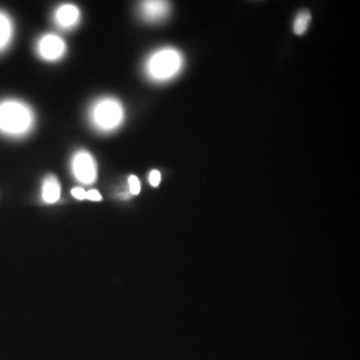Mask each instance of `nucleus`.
Instances as JSON below:
<instances>
[{
	"instance_id": "f257e3e1",
	"label": "nucleus",
	"mask_w": 360,
	"mask_h": 360,
	"mask_svg": "<svg viewBox=\"0 0 360 360\" xmlns=\"http://www.w3.org/2000/svg\"><path fill=\"white\" fill-rule=\"evenodd\" d=\"M35 125V115L27 103L18 99L0 103V132L7 136L21 137Z\"/></svg>"
},
{
	"instance_id": "6e6552de",
	"label": "nucleus",
	"mask_w": 360,
	"mask_h": 360,
	"mask_svg": "<svg viewBox=\"0 0 360 360\" xmlns=\"http://www.w3.org/2000/svg\"><path fill=\"white\" fill-rule=\"evenodd\" d=\"M61 186L54 175H49L42 184V200L46 203H56L60 198Z\"/></svg>"
},
{
	"instance_id": "0eeeda50",
	"label": "nucleus",
	"mask_w": 360,
	"mask_h": 360,
	"mask_svg": "<svg viewBox=\"0 0 360 360\" xmlns=\"http://www.w3.org/2000/svg\"><path fill=\"white\" fill-rule=\"evenodd\" d=\"M141 18L148 22H158L165 20L170 13L169 2L142 1L139 6Z\"/></svg>"
},
{
	"instance_id": "4468645a",
	"label": "nucleus",
	"mask_w": 360,
	"mask_h": 360,
	"mask_svg": "<svg viewBox=\"0 0 360 360\" xmlns=\"http://www.w3.org/2000/svg\"><path fill=\"white\" fill-rule=\"evenodd\" d=\"M86 200L91 201H101L103 200V196L96 191V189H91V191H86Z\"/></svg>"
},
{
	"instance_id": "f8f14e48",
	"label": "nucleus",
	"mask_w": 360,
	"mask_h": 360,
	"mask_svg": "<svg viewBox=\"0 0 360 360\" xmlns=\"http://www.w3.org/2000/svg\"><path fill=\"white\" fill-rule=\"evenodd\" d=\"M160 180L161 174L158 170H153L149 174V182H150L151 186L155 187L160 186Z\"/></svg>"
},
{
	"instance_id": "423d86ee",
	"label": "nucleus",
	"mask_w": 360,
	"mask_h": 360,
	"mask_svg": "<svg viewBox=\"0 0 360 360\" xmlns=\"http://www.w3.org/2000/svg\"><path fill=\"white\" fill-rule=\"evenodd\" d=\"M82 13L75 4H65L58 6L54 13L53 20L56 25L61 30H70L77 27L80 22Z\"/></svg>"
},
{
	"instance_id": "20e7f679",
	"label": "nucleus",
	"mask_w": 360,
	"mask_h": 360,
	"mask_svg": "<svg viewBox=\"0 0 360 360\" xmlns=\"http://www.w3.org/2000/svg\"><path fill=\"white\" fill-rule=\"evenodd\" d=\"M71 170L73 176L82 184H94L97 179V165L91 153L86 150H79L73 155L71 160Z\"/></svg>"
},
{
	"instance_id": "ddd939ff",
	"label": "nucleus",
	"mask_w": 360,
	"mask_h": 360,
	"mask_svg": "<svg viewBox=\"0 0 360 360\" xmlns=\"http://www.w3.org/2000/svg\"><path fill=\"white\" fill-rule=\"evenodd\" d=\"M71 193L75 196L77 200H86V191H84L82 187H77L71 191Z\"/></svg>"
},
{
	"instance_id": "9b49d317",
	"label": "nucleus",
	"mask_w": 360,
	"mask_h": 360,
	"mask_svg": "<svg viewBox=\"0 0 360 360\" xmlns=\"http://www.w3.org/2000/svg\"><path fill=\"white\" fill-rule=\"evenodd\" d=\"M129 191L134 195H137L141 193V181L135 175H130L129 179Z\"/></svg>"
},
{
	"instance_id": "39448f33",
	"label": "nucleus",
	"mask_w": 360,
	"mask_h": 360,
	"mask_svg": "<svg viewBox=\"0 0 360 360\" xmlns=\"http://www.w3.org/2000/svg\"><path fill=\"white\" fill-rule=\"evenodd\" d=\"M65 40L54 33L42 35L37 44V53L45 61H58L65 58L66 53Z\"/></svg>"
},
{
	"instance_id": "1a4fd4ad",
	"label": "nucleus",
	"mask_w": 360,
	"mask_h": 360,
	"mask_svg": "<svg viewBox=\"0 0 360 360\" xmlns=\"http://www.w3.org/2000/svg\"><path fill=\"white\" fill-rule=\"evenodd\" d=\"M14 26L8 14L0 11V52L6 51L13 39Z\"/></svg>"
},
{
	"instance_id": "f03ea898",
	"label": "nucleus",
	"mask_w": 360,
	"mask_h": 360,
	"mask_svg": "<svg viewBox=\"0 0 360 360\" xmlns=\"http://www.w3.org/2000/svg\"><path fill=\"white\" fill-rule=\"evenodd\" d=\"M184 65L181 52L174 47H163L148 56L144 68L149 79L165 82L179 75Z\"/></svg>"
},
{
	"instance_id": "7ed1b4c3",
	"label": "nucleus",
	"mask_w": 360,
	"mask_h": 360,
	"mask_svg": "<svg viewBox=\"0 0 360 360\" xmlns=\"http://www.w3.org/2000/svg\"><path fill=\"white\" fill-rule=\"evenodd\" d=\"M125 112L122 103L115 97H103L92 104L89 120L97 131L110 134L122 127Z\"/></svg>"
},
{
	"instance_id": "9d476101",
	"label": "nucleus",
	"mask_w": 360,
	"mask_h": 360,
	"mask_svg": "<svg viewBox=\"0 0 360 360\" xmlns=\"http://www.w3.org/2000/svg\"><path fill=\"white\" fill-rule=\"evenodd\" d=\"M310 20H311V14L309 11H303L298 13L295 20V25H293V32L295 34L302 35L303 33L307 32Z\"/></svg>"
}]
</instances>
